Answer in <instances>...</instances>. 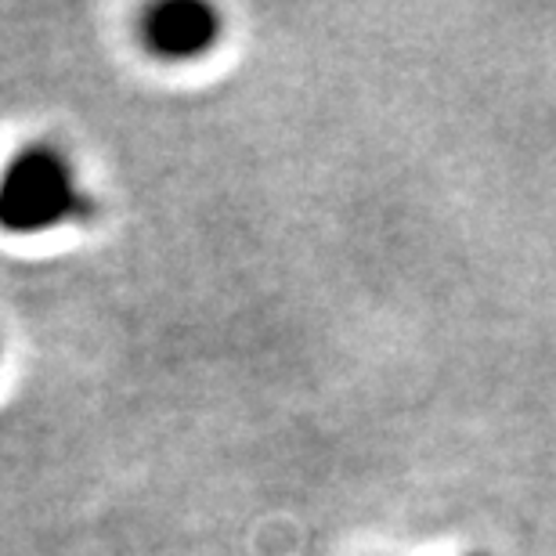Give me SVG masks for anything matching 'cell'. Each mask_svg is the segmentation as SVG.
Returning a JSON list of instances; mask_svg holds the SVG:
<instances>
[{
	"mask_svg": "<svg viewBox=\"0 0 556 556\" xmlns=\"http://www.w3.org/2000/svg\"><path fill=\"white\" fill-rule=\"evenodd\" d=\"M141 37L166 62H192L220 40V15L203 0H166L144 15Z\"/></svg>",
	"mask_w": 556,
	"mask_h": 556,
	"instance_id": "obj_2",
	"label": "cell"
},
{
	"mask_svg": "<svg viewBox=\"0 0 556 556\" xmlns=\"http://www.w3.org/2000/svg\"><path fill=\"white\" fill-rule=\"evenodd\" d=\"M473 556H484V553H473Z\"/></svg>",
	"mask_w": 556,
	"mask_h": 556,
	"instance_id": "obj_3",
	"label": "cell"
},
{
	"mask_svg": "<svg viewBox=\"0 0 556 556\" xmlns=\"http://www.w3.org/2000/svg\"><path fill=\"white\" fill-rule=\"evenodd\" d=\"M91 203L70 160L51 144H29L0 174V228L8 236H40L80 220Z\"/></svg>",
	"mask_w": 556,
	"mask_h": 556,
	"instance_id": "obj_1",
	"label": "cell"
}]
</instances>
